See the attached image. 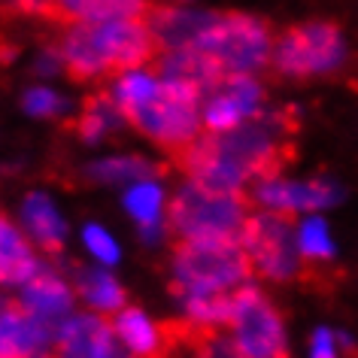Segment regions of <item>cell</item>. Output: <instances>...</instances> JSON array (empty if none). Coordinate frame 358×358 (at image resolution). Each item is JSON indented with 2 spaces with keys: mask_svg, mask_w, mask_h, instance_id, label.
<instances>
[{
  "mask_svg": "<svg viewBox=\"0 0 358 358\" xmlns=\"http://www.w3.org/2000/svg\"><path fill=\"white\" fill-rule=\"evenodd\" d=\"M55 331L22 301H10L0 310V358H40L55 349Z\"/></svg>",
  "mask_w": 358,
  "mask_h": 358,
  "instance_id": "8fae6325",
  "label": "cell"
},
{
  "mask_svg": "<svg viewBox=\"0 0 358 358\" xmlns=\"http://www.w3.org/2000/svg\"><path fill=\"white\" fill-rule=\"evenodd\" d=\"M94 40L101 46V55L110 67V76L128 73L155 64L164 46L158 43L155 31L146 19H115V22H92Z\"/></svg>",
  "mask_w": 358,
  "mask_h": 358,
  "instance_id": "9c48e42d",
  "label": "cell"
},
{
  "mask_svg": "<svg viewBox=\"0 0 358 358\" xmlns=\"http://www.w3.org/2000/svg\"><path fill=\"white\" fill-rule=\"evenodd\" d=\"M88 173H92V179H101V182H152V179L164 173V167L137 155H124V158L97 161Z\"/></svg>",
  "mask_w": 358,
  "mask_h": 358,
  "instance_id": "cb8c5ba5",
  "label": "cell"
},
{
  "mask_svg": "<svg viewBox=\"0 0 358 358\" xmlns=\"http://www.w3.org/2000/svg\"><path fill=\"white\" fill-rule=\"evenodd\" d=\"M34 273H40V262L28 237L0 213V285H24Z\"/></svg>",
  "mask_w": 358,
  "mask_h": 358,
  "instance_id": "ac0fdd59",
  "label": "cell"
},
{
  "mask_svg": "<svg viewBox=\"0 0 358 358\" xmlns=\"http://www.w3.org/2000/svg\"><path fill=\"white\" fill-rule=\"evenodd\" d=\"M73 289L83 294L85 303L97 313H119L124 310V289L113 280L106 271H94V267H76L73 271Z\"/></svg>",
  "mask_w": 358,
  "mask_h": 358,
  "instance_id": "44dd1931",
  "label": "cell"
},
{
  "mask_svg": "<svg viewBox=\"0 0 358 358\" xmlns=\"http://www.w3.org/2000/svg\"><path fill=\"white\" fill-rule=\"evenodd\" d=\"M258 207L249 192H216L185 182L167 207V234L185 240H240Z\"/></svg>",
  "mask_w": 358,
  "mask_h": 358,
  "instance_id": "3957f363",
  "label": "cell"
},
{
  "mask_svg": "<svg viewBox=\"0 0 358 358\" xmlns=\"http://www.w3.org/2000/svg\"><path fill=\"white\" fill-rule=\"evenodd\" d=\"M228 328L246 358H289L280 310L252 282L234 289V307H231Z\"/></svg>",
  "mask_w": 358,
  "mask_h": 358,
  "instance_id": "ba28073f",
  "label": "cell"
},
{
  "mask_svg": "<svg viewBox=\"0 0 358 358\" xmlns=\"http://www.w3.org/2000/svg\"><path fill=\"white\" fill-rule=\"evenodd\" d=\"M22 216H24V225H28L31 237L37 240L49 255H58L61 246H64V222H61L58 210L52 207V201L46 194L31 192L28 198H24Z\"/></svg>",
  "mask_w": 358,
  "mask_h": 358,
  "instance_id": "ffe728a7",
  "label": "cell"
},
{
  "mask_svg": "<svg viewBox=\"0 0 358 358\" xmlns=\"http://www.w3.org/2000/svg\"><path fill=\"white\" fill-rule=\"evenodd\" d=\"M158 85H161V79L155 76V70L140 67V70H128V73L115 76L110 92H113L115 101H119L124 119H128V113H134L143 103H149L152 97L158 94Z\"/></svg>",
  "mask_w": 358,
  "mask_h": 358,
  "instance_id": "603a6c76",
  "label": "cell"
},
{
  "mask_svg": "<svg viewBox=\"0 0 358 358\" xmlns=\"http://www.w3.org/2000/svg\"><path fill=\"white\" fill-rule=\"evenodd\" d=\"M85 246L94 252L97 262H103V264H115V262H119V246L113 243V237L106 234L103 228L88 225L85 228Z\"/></svg>",
  "mask_w": 358,
  "mask_h": 358,
  "instance_id": "4316f807",
  "label": "cell"
},
{
  "mask_svg": "<svg viewBox=\"0 0 358 358\" xmlns=\"http://www.w3.org/2000/svg\"><path fill=\"white\" fill-rule=\"evenodd\" d=\"M298 216L258 207L243 225L240 243L252 258L258 276L271 282H307V262L301 252Z\"/></svg>",
  "mask_w": 358,
  "mask_h": 358,
  "instance_id": "277c9868",
  "label": "cell"
},
{
  "mask_svg": "<svg viewBox=\"0 0 358 358\" xmlns=\"http://www.w3.org/2000/svg\"><path fill=\"white\" fill-rule=\"evenodd\" d=\"M113 331L137 358H164V340H161L158 322H149L146 313L137 307H124L113 313Z\"/></svg>",
  "mask_w": 358,
  "mask_h": 358,
  "instance_id": "d6986e66",
  "label": "cell"
},
{
  "mask_svg": "<svg viewBox=\"0 0 358 358\" xmlns=\"http://www.w3.org/2000/svg\"><path fill=\"white\" fill-rule=\"evenodd\" d=\"M273 43L276 37L267 19L249 13H216L213 24L201 34L194 46L216 58L225 67V73L255 76L258 70L271 67Z\"/></svg>",
  "mask_w": 358,
  "mask_h": 358,
  "instance_id": "8992f818",
  "label": "cell"
},
{
  "mask_svg": "<svg viewBox=\"0 0 358 358\" xmlns=\"http://www.w3.org/2000/svg\"><path fill=\"white\" fill-rule=\"evenodd\" d=\"M313 358H337V349H334V334L325 328L316 331L313 337Z\"/></svg>",
  "mask_w": 358,
  "mask_h": 358,
  "instance_id": "83f0119b",
  "label": "cell"
},
{
  "mask_svg": "<svg viewBox=\"0 0 358 358\" xmlns=\"http://www.w3.org/2000/svg\"><path fill=\"white\" fill-rule=\"evenodd\" d=\"M22 303L58 334L61 325L73 313V285H67L61 276L40 267V273H34L22 285Z\"/></svg>",
  "mask_w": 358,
  "mask_h": 358,
  "instance_id": "5bb4252c",
  "label": "cell"
},
{
  "mask_svg": "<svg viewBox=\"0 0 358 358\" xmlns=\"http://www.w3.org/2000/svg\"><path fill=\"white\" fill-rule=\"evenodd\" d=\"M298 110H262L222 134L203 131L173 155V164L192 182L216 192H252V185L280 179L298 155Z\"/></svg>",
  "mask_w": 358,
  "mask_h": 358,
  "instance_id": "6da1fadb",
  "label": "cell"
},
{
  "mask_svg": "<svg viewBox=\"0 0 358 358\" xmlns=\"http://www.w3.org/2000/svg\"><path fill=\"white\" fill-rule=\"evenodd\" d=\"M301 237V252L303 262H307V282H319L316 271H325L331 267V258H334V246L328 240V228L319 216H310L298 231Z\"/></svg>",
  "mask_w": 358,
  "mask_h": 358,
  "instance_id": "d4e9b609",
  "label": "cell"
},
{
  "mask_svg": "<svg viewBox=\"0 0 358 358\" xmlns=\"http://www.w3.org/2000/svg\"><path fill=\"white\" fill-rule=\"evenodd\" d=\"M24 110L31 115H37V119H52V115H58L64 110V101H61V94L49 92V88H34L24 97Z\"/></svg>",
  "mask_w": 358,
  "mask_h": 358,
  "instance_id": "484cf974",
  "label": "cell"
},
{
  "mask_svg": "<svg viewBox=\"0 0 358 358\" xmlns=\"http://www.w3.org/2000/svg\"><path fill=\"white\" fill-rule=\"evenodd\" d=\"M201 106H203V94L198 88L161 79L158 94L149 103L128 113V124H134L140 134H146L161 149H167L170 158H173L176 152H182L189 143H194L203 134Z\"/></svg>",
  "mask_w": 358,
  "mask_h": 358,
  "instance_id": "5b68a950",
  "label": "cell"
},
{
  "mask_svg": "<svg viewBox=\"0 0 358 358\" xmlns=\"http://www.w3.org/2000/svg\"><path fill=\"white\" fill-rule=\"evenodd\" d=\"M158 79H170V83H185L207 97L210 92H216L219 83L225 79V67L216 58H210L198 46H185V49H164L158 55V61L152 64Z\"/></svg>",
  "mask_w": 358,
  "mask_h": 358,
  "instance_id": "7c38bea8",
  "label": "cell"
},
{
  "mask_svg": "<svg viewBox=\"0 0 358 358\" xmlns=\"http://www.w3.org/2000/svg\"><path fill=\"white\" fill-rule=\"evenodd\" d=\"M124 122L128 119H124L119 101L113 97L110 88H103V92H94L85 97L79 115L70 122V131L83 143H101L103 137H113Z\"/></svg>",
  "mask_w": 358,
  "mask_h": 358,
  "instance_id": "e0dca14e",
  "label": "cell"
},
{
  "mask_svg": "<svg viewBox=\"0 0 358 358\" xmlns=\"http://www.w3.org/2000/svg\"><path fill=\"white\" fill-rule=\"evenodd\" d=\"M264 85L249 73H228L219 83L216 92H210L203 97L201 106V119H203V131L210 134H222L231 131L237 124H243L246 119H252L264 110Z\"/></svg>",
  "mask_w": 358,
  "mask_h": 358,
  "instance_id": "30bf717a",
  "label": "cell"
},
{
  "mask_svg": "<svg viewBox=\"0 0 358 358\" xmlns=\"http://www.w3.org/2000/svg\"><path fill=\"white\" fill-rule=\"evenodd\" d=\"M173 280L170 292L176 298L189 294L234 292L252 280V258L240 240H185L176 237L170 246Z\"/></svg>",
  "mask_w": 358,
  "mask_h": 358,
  "instance_id": "7a4b0ae2",
  "label": "cell"
},
{
  "mask_svg": "<svg viewBox=\"0 0 358 358\" xmlns=\"http://www.w3.org/2000/svg\"><path fill=\"white\" fill-rule=\"evenodd\" d=\"M213 19H216V13H189L155 3L146 15V24L155 31V37L164 49H185L201 40V34L210 28Z\"/></svg>",
  "mask_w": 358,
  "mask_h": 358,
  "instance_id": "2e32d148",
  "label": "cell"
},
{
  "mask_svg": "<svg viewBox=\"0 0 358 358\" xmlns=\"http://www.w3.org/2000/svg\"><path fill=\"white\" fill-rule=\"evenodd\" d=\"M161 203H164V194H161L155 182H137L124 194V207L140 222L143 237H149V240L158 237L161 231H167V222H161Z\"/></svg>",
  "mask_w": 358,
  "mask_h": 358,
  "instance_id": "7402d4cb",
  "label": "cell"
},
{
  "mask_svg": "<svg viewBox=\"0 0 358 358\" xmlns=\"http://www.w3.org/2000/svg\"><path fill=\"white\" fill-rule=\"evenodd\" d=\"M113 340V322L103 313H76L61 325L55 349L64 358H101Z\"/></svg>",
  "mask_w": 358,
  "mask_h": 358,
  "instance_id": "9a60e30c",
  "label": "cell"
},
{
  "mask_svg": "<svg viewBox=\"0 0 358 358\" xmlns=\"http://www.w3.org/2000/svg\"><path fill=\"white\" fill-rule=\"evenodd\" d=\"M252 201L262 210L276 213H313L319 207H328L337 198L328 182H285V179H267V182L252 185Z\"/></svg>",
  "mask_w": 358,
  "mask_h": 358,
  "instance_id": "4fadbf2b",
  "label": "cell"
},
{
  "mask_svg": "<svg viewBox=\"0 0 358 358\" xmlns=\"http://www.w3.org/2000/svg\"><path fill=\"white\" fill-rule=\"evenodd\" d=\"M343 61L346 43L334 22H303L276 37L271 67L282 79H319L334 73Z\"/></svg>",
  "mask_w": 358,
  "mask_h": 358,
  "instance_id": "52a82bcc",
  "label": "cell"
}]
</instances>
